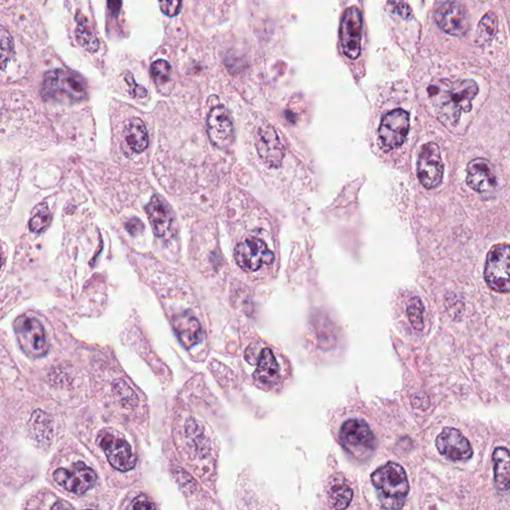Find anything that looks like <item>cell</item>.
I'll return each mask as SVG.
<instances>
[{
    "label": "cell",
    "instance_id": "5b68a950",
    "mask_svg": "<svg viewBox=\"0 0 510 510\" xmlns=\"http://www.w3.org/2000/svg\"><path fill=\"white\" fill-rule=\"evenodd\" d=\"M339 436L344 448L358 458H365L372 453L377 444L369 424L360 419L345 422L341 427Z\"/></svg>",
    "mask_w": 510,
    "mask_h": 510
},
{
    "label": "cell",
    "instance_id": "d4e9b609",
    "mask_svg": "<svg viewBox=\"0 0 510 510\" xmlns=\"http://www.w3.org/2000/svg\"><path fill=\"white\" fill-rule=\"evenodd\" d=\"M112 389H113L115 397L117 398L122 406L129 407V409H133L138 406V396L125 381L115 380L112 385Z\"/></svg>",
    "mask_w": 510,
    "mask_h": 510
},
{
    "label": "cell",
    "instance_id": "6da1fadb",
    "mask_svg": "<svg viewBox=\"0 0 510 510\" xmlns=\"http://www.w3.org/2000/svg\"><path fill=\"white\" fill-rule=\"evenodd\" d=\"M429 98L433 100L441 121L451 125H458L461 112H470L473 100L478 93V86L473 80L441 79L428 88Z\"/></svg>",
    "mask_w": 510,
    "mask_h": 510
},
{
    "label": "cell",
    "instance_id": "8992f818",
    "mask_svg": "<svg viewBox=\"0 0 510 510\" xmlns=\"http://www.w3.org/2000/svg\"><path fill=\"white\" fill-rule=\"evenodd\" d=\"M485 278L497 292H510V246L497 245L490 250L485 263Z\"/></svg>",
    "mask_w": 510,
    "mask_h": 510
},
{
    "label": "cell",
    "instance_id": "7a4b0ae2",
    "mask_svg": "<svg viewBox=\"0 0 510 510\" xmlns=\"http://www.w3.org/2000/svg\"><path fill=\"white\" fill-rule=\"evenodd\" d=\"M371 480L384 509H400L404 506L410 487L406 472L401 465L388 463L375 470Z\"/></svg>",
    "mask_w": 510,
    "mask_h": 510
},
{
    "label": "cell",
    "instance_id": "9a60e30c",
    "mask_svg": "<svg viewBox=\"0 0 510 510\" xmlns=\"http://www.w3.org/2000/svg\"><path fill=\"white\" fill-rule=\"evenodd\" d=\"M256 150L266 165L277 168L282 165L284 157V149L272 126L260 127L255 134Z\"/></svg>",
    "mask_w": 510,
    "mask_h": 510
},
{
    "label": "cell",
    "instance_id": "5bb4252c",
    "mask_svg": "<svg viewBox=\"0 0 510 510\" xmlns=\"http://www.w3.org/2000/svg\"><path fill=\"white\" fill-rule=\"evenodd\" d=\"M436 21L445 33L463 37L470 28V19L465 7L456 1L446 2L436 12Z\"/></svg>",
    "mask_w": 510,
    "mask_h": 510
},
{
    "label": "cell",
    "instance_id": "4316f807",
    "mask_svg": "<svg viewBox=\"0 0 510 510\" xmlns=\"http://www.w3.org/2000/svg\"><path fill=\"white\" fill-rule=\"evenodd\" d=\"M407 317L412 328L417 331L424 329V305L419 297H412L407 308Z\"/></svg>",
    "mask_w": 510,
    "mask_h": 510
},
{
    "label": "cell",
    "instance_id": "ba28073f",
    "mask_svg": "<svg viewBox=\"0 0 510 510\" xmlns=\"http://www.w3.org/2000/svg\"><path fill=\"white\" fill-rule=\"evenodd\" d=\"M410 130L409 113L402 109L392 110L383 116L379 137L384 147L393 150L401 147Z\"/></svg>",
    "mask_w": 510,
    "mask_h": 510
},
{
    "label": "cell",
    "instance_id": "f1b7e54d",
    "mask_svg": "<svg viewBox=\"0 0 510 510\" xmlns=\"http://www.w3.org/2000/svg\"><path fill=\"white\" fill-rule=\"evenodd\" d=\"M151 71H152L153 80L163 84L170 80V75H172V66L168 61L158 59L153 63Z\"/></svg>",
    "mask_w": 510,
    "mask_h": 510
},
{
    "label": "cell",
    "instance_id": "484cf974",
    "mask_svg": "<svg viewBox=\"0 0 510 510\" xmlns=\"http://www.w3.org/2000/svg\"><path fill=\"white\" fill-rule=\"evenodd\" d=\"M353 499V490L347 485H334L330 492L332 507L335 509H347Z\"/></svg>",
    "mask_w": 510,
    "mask_h": 510
},
{
    "label": "cell",
    "instance_id": "52a82bcc",
    "mask_svg": "<svg viewBox=\"0 0 510 510\" xmlns=\"http://www.w3.org/2000/svg\"><path fill=\"white\" fill-rule=\"evenodd\" d=\"M14 329L19 345L30 358H40L48 352L47 339L40 322L34 318L21 316L16 319Z\"/></svg>",
    "mask_w": 510,
    "mask_h": 510
},
{
    "label": "cell",
    "instance_id": "d6986e66",
    "mask_svg": "<svg viewBox=\"0 0 510 510\" xmlns=\"http://www.w3.org/2000/svg\"><path fill=\"white\" fill-rule=\"evenodd\" d=\"M146 211L152 226L153 233L158 238H163L167 236L170 228H172L173 216L172 212L168 207L158 197H153L146 207Z\"/></svg>",
    "mask_w": 510,
    "mask_h": 510
},
{
    "label": "cell",
    "instance_id": "ac0fdd59",
    "mask_svg": "<svg viewBox=\"0 0 510 510\" xmlns=\"http://www.w3.org/2000/svg\"><path fill=\"white\" fill-rule=\"evenodd\" d=\"M174 328L180 342L185 348H192V346L201 342L204 338L201 323L197 320V317L190 312H185L175 317Z\"/></svg>",
    "mask_w": 510,
    "mask_h": 510
},
{
    "label": "cell",
    "instance_id": "9c48e42d",
    "mask_svg": "<svg viewBox=\"0 0 510 510\" xmlns=\"http://www.w3.org/2000/svg\"><path fill=\"white\" fill-rule=\"evenodd\" d=\"M53 477L63 489L77 495L84 494L97 482L96 473L83 463H75L71 468H58Z\"/></svg>",
    "mask_w": 510,
    "mask_h": 510
},
{
    "label": "cell",
    "instance_id": "cb8c5ba5",
    "mask_svg": "<svg viewBox=\"0 0 510 510\" xmlns=\"http://www.w3.org/2000/svg\"><path fill=\"white\" fill-rule=\"evenodd\" d=\"M499 28V21L494 12L489 11L482 17L478 24L477 43L478 45H487L494 38Z\"/></svg>",
    "mask_w": 510,
    "mask_h": 510
},
{
    "label": "cell",
    "instance_id": "4fadbf2b",
    "mask_svg": "<svg viewBox=\"0 0 510 510\" xmlns=\"http://www.w3.org/2000/svg\"><path fill=\"white\" fill-rule=\"evenodd\" d=\"M207 134L209 140L217 148H228L233 141V120L228 109L216 106L207 116Z\"/></svg>",
    "mask_w": 510,
    "mask_h": 510
},
{
    "label": "cell",
    "instance_id": "ffe728a7",
    "mask_svg": "<svg viewBox=\"0 0 510 510\" xmlns=\"http://www.w3.org/2000/svg\"><path fill=\"white\" fill-rule=\"evenodd\" d=\"M279 375V365L272 349L265 348L260 353L257 361V368L255 371V380L262 384L274 383Z\"/></svg>",
    "mask_w": 510,
    "mask_h": 510
},
{
    "label": "cell",
    "instance_id": "f546056e",
    "mask_svg": "<svg viewBox=\"0 0 510 510\" xmlns=\"http://www.w3.org/2000/svg\"><path fill=\"white\" fill-rule=\"evenodd\" d=\"M12 50H13V41L7 31L2 28L1 31V64L2 69L6 68V63L11 58Z\"/></svg>",
    "mask_w": 510,
    "mask_h": 510
},
{
    "label": "cell",
    "instance_id": "2e32d148",
    "mask_svg": "<svg viewBox=\"0 0 510 510\" xmlns=\"http://www.w3.org/2000/svg\"><path fill=\"white\" fill-rule=\"evenodd\" d=\"M436 446L441 455L451 460H468L473 451L468 439L455 428H446L436 438Z\"/></svg>",
    "mask_w": 510,
    "mask_h": 510
},
{
    "label": "cell",
    "instance_id": "30bf717a",
    "mask_svg": "<svg viewBox=\"0 0 510 510\" xmlns=\"http://www.w3.org/2000/svg\"><path fill=\"white\" fill-rule=\"evenodd\" d=\"M236 263L245 272H256L265 265H270L274 255L265 241L257 238L245 239L239 243L234 253Z\"/></svg>",
    "mask_w": 510,
    "mask_h": 510
},
{
    "label": "cell",
    "instance_id": "1f68e13d",
    "mask_svg": "<svg viewBox=\"0 0 510 510\" xmlns=\"http://www.w3.org/2000/svg\"><path fill=\"white\" fill-rule=\"evenodd\" d=\"M126 82L127 84L129 85V88H130V89H129L130 94L133 95L134 97H137V98H144V97L147 96L148 92L146 88L137 84L131 73H128V74L126 75Z\"/></svg>",
    "mask_w": 510,
    "mask_h": 510
},
{
    "label": "cell",
    "instance_id": "d6a6232c",
    "mask_svg": "<svg viewBox=\"0 0 510 510\" xmlns=\"http://www.w3.org/2000/svg\"><path fill=\"white\" fill-rule=\"evenodd\" d=\"M126 229L132 236H138L144 231V224L140 219H131L128 223H126Z\"/></svg>",
    "mask_w": 510,
    "mask_h": 510
},
{
    "label": "cell",
    "instance_id": "277c9868",
    "mask_svg": "<svg viewBox=\"0 0 510 510\" xmlns=\"http://www.w3.org/2000/svg\"><path fill=\"white\" fill-rule=\"evenodd\" d=\"M42 97L46 101L76 103L86 98V84L76 73L62 69L50 71L44 78Z\"/></svg>",
    "mask_w": 510,
    "mask_h": 510
},
{
    "label": "cell",
    "instance_id": "44dd1931",
    "mask_svg": "<svg viewBox=\"0 0 510 510\" xmlns=\"http://www.w3.org/2000/svg\"><path fill=\"white\" fill-rule=\"evenodd\" d=\"M492 460L494 463V482L499 490L510 487V453L505 448H495Z\"/></svg>",
    "mask_w": 510,
    "mask_h": 510
},
{
    "label": "cell",
    "instance_id": "3957f363",
    "mask_svg": "<svg viewBox=\"0 0 510 510\" xmlns=\"http://www.w3.org/2000/svg\"><path fill=\"white\" fill-rule=\"evenodd\" d=\"M365 40V23L363 9L357 4L344 8L339 28V45L341 54L348 64L362 62Z\"/></svg>",
    "mask_w": 510,
    "mask_h": 510
},
{
    "label": "cell",
    "instance_id": "4dcf8cb0",
    "mask_svg": "<svg viewBox=\"0 0 510 510\" xmlns=\"http://www.w3.org/2000/svg\"><path fill=\"white\" fill-rule=\"evenodd\" d=\"M161 11L167 16L174 17L182 9V0H158Z\"/></svg>",
    "mask_w": 510,
    "mask_h": 510
},
{
    "label": "cell",
    "instance_id": "83f0119b",
    "mask_svg": "<svg viewBox=\"0 0 510 510\" xmlns=\"http://www.w3.org/2000/svg\"><path fill=\"white\" fill-rule=\"evenodd\" d=\"M50 221L51 216L50 211H48L47 207H46V204H44L43 209H40V211L36 212L33 219H30V221H29V228H30V231H33V233H42L43 231H45V229L48 228Z\"/></svg>",
    "mask_w": 510,
    "mask_h": 510
},
{
    "label": "cell",
    "instance_id": "836d02e7",
    "mask_svg": "<svg viewBox=\"0 0 510 510\" xmlns=\"http://www.w3.org/2000/svg\"><path fill=\"white\" fill-rule=\"evenodd\" d=\"M132 509H155V505L152 502H149L147 497L141 495V497H137L133 502V504L131 505Z\"/></svg>",
    "mask_w": 510,
    "mask_h": 510
},
{
    "label": "cell",
    "instance_id": "7c38bea8",
    "mask_svg": "<svg viewBox=\"0 0 510 510\" xmlns=\"http://www.w3.org/2000/svg\"><path fill=\"white\" fill-rule=\"evenodd\" d=\"M98 445L106 453L110 465L121 472H129L136 465V458L130 445L123 439L117 438L108 431H102Z\"/></svg>",
    "mask_w": 510,
    "mask_h": 510
},
{
    "label": "cell",
    "instance_id": "7402d4cb",
    "mask_svg": "<svg viewBox=\"0 0 510 510\" xmlns=\"http://www.w3.org/2000/svg\"><path fill=\"white\" fill-rule=\"evenodd\" d=\"M127 145L133 152L143 153L149 145V135L145 124L141 119H132L126 129Z\"/></svg>",
    "mask_w": 510,
    "mask_h": 510
},
{
    "label": "cell",
    "instance_id": "e0dca14e",
    "mask_svg": "<svg viewBox=\"0 0 510 510\" xmlns=\"http://www.w3.org/2000/svg\"><path fill=\"white\" fill-rule=\"evenodd\" d=\"M467 182L468 187L477 192H485L494 189L497 180L489 163L485 158H475L468 166Z\"/></svg>",
    "mask_w": 510,
    "mask_h": 510
},
{
    "label": "cell",
    "instance_id": "8fae6325",
    "mask_svg": "<svg viewBox=\"0 0 510 510\" xmlns=\"http://www.w3.org/2000/svg\"><path fill=\"white\" fill-rule=\"evenodd\" d=\"M417 170L419 182L427 189H434L441 184L444 177V163L438 145L428 143L422 147Z\"/></svg>",
    "mask_w": 510,
    "mask_h": 510
},
{
    "label": "cell",
    "instance_id": "603a6c76",
    "mask_svg": "<svg viewBox=\"0 0 510 510\" xmlns=\"http://www.w3.org/2000/svg\"><path fill=\"white\" fill-rule=\"evenodd\" d=\"M76 37L78 42L85 50L95 52L99 48V41L88 22L86 17L78 16Z\"/></svg>",
    "mask_w": 510,
    "mask_h": 510
},
{
    "label": "cell",
    "instance_id": "e575fe53",
    "mask_svg": "<svg viewBox=\"0 0 510 510\" xmlns=\"http://www.w3.org/2000/svg\"><path fill=\"white\" fill-rule=\"evenodd\" d=\"M108 6L114 16H117L121 9L122 0H108Z\"/></svg>",
    "mask_w": 510,
    "mask_h": 510
}]
</instances>
